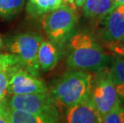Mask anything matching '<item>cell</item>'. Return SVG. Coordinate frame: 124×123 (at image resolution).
Segmentation results:
<instances>
[{"mask_svg":"<svg viewBox=\"0 0 124 123\" xmlns=\"http://www.w3.org/2000/svg\"><path fill=\"white\" fill-rule=\"evenodd\" d=\"M108 62L103 48L90 34L79 32L70 38L66 62L70 70L98 71L106 67Z\"/></svg>","mask_w":124,"mask_h":123,"instance_id":"1","label":"cell"},{"mask_svg":"<svg viewBox=\"0 0 124 123\" xmlns=\"http://www.w3.org/2000/svg\"><path fill=\"white\" fill-rule=\"evenodd\" d=\"M92 78L89 72L70 70L54 83L50 94L57 105L67 109L90 96Z\"/></svg>","mask_w":124,"mask_h":123,"instance_id":"2","label":"cell"},{"mask_svg":"<svg viewBox=\"0 0 124 123\" xmlns=\"http://www.w3.org/2000/svg\"><path fill=\"white\" fill-rule=\"evenodd\" d=\"M76 22L77 17L74 7L62 4L45 15L43 26L49 40L59 46L69 37Z\"/></svg>","mask_w":124,"mask_h":123,"instance_id":"3","label":"cell"},{"mask_svg":"<svg viewBox=\"0 0 124 123\" xmlns=\"http://www.w3.org/2000/svg\"><path fill=\"white\" fill-rule=\"evenodd\" d=\"M92 78L91 98L94 106L102 117L121 104L110 71L106 67L98 70Z\"/></svg>","mask_w":124,"mask_h":123,"instance_id":"4","label":"cell"},{"mask_svg":"<svg viewBox=\"0 0 124 123\" xmlns=\"http://www.w3.org/2000/svg\"><path fill=\"white\" fill-rule=\"evenodd\" d=\"M43 40L42 35L39 34L22 33L14 36L8 46L10 53L17 56L23 66L35 77L39 76L40 70L37 54Z\"/></svg>","mask_w":124,"mask_h":123,"instance_id":"5","label":"cell"},{"mask_svg":"<svg viewBox=\"0 0 124 123\" xmlns=\"http://www.w3.org/2000/svg\"><path fill=\"white\" fill-rule=\"evenodd\" d=\"M9 108L25 113L59 117L57 103L50 92L25 95H13L7 98Z\"/></svg>","mask_w":124,"mask_h":123,"instance_id":"6","label":"cell"},{"mask_svg":"<svg viewBox=\"0 0 124 123\" xmlns=\"http://www.w3.org/2000/svg\"><path fill=\"white\" fill-rule=\"evenodd\" d=\"M7 92L13 96L44 94L49 90L40 79L31 74L23 66H20L10 75Z\"/></svg>","mask_w":124,"mask_h":123,"instance_id":"7","label":"cell"},{"mask_svg":"<svg viewBox=\"0 0 124 123\" xmlns=\"http://www.w3.org/2000/svg\"><path fill=\"white\" fill-rule=\"evenodd\" d=\"M101 38L102 41L110 44L124 41V5L117 7L105 16Z\"/></svg>","mask_w":124,"mask_h":123,"instance_id":"8","label":"cell"},{"mask_svg":"<svg viewBox=\"0 0 124 123\" xmlns=\"http://www.w3.org/2000/svg\"><path fill=\"white\" fill-rule=\"evenodd\" d=\"M66 120L67 123H101L102 117L89 96L67 108Z\"/></svg>","mask_w":124,"mask_h":123,"instance_id":"9","label":"cell"},{"mask_svg":"<svg viewBox=\"0 0 124 123\" xmlns=\"http://www.w3.org/2000/svg\"><path fill=\"white\" fill-rule=\"evenodd\" d=\"M60 58L59 45L50 40H43L39 45L37 60L39 69L43 71H49L54 69Z\"/></svg>","mask_w":124,"mask_h":123,"instance_id":"10","label":"cell"},{"mask_svg":"<svg viewBox=\"0 0 124 123\" xmlns=\"http://www.w3.org/2000/svg\"><path fill=\"white\" fill-rule=\"evenodd\" d=\"M20 66L23 65L15 54H0V99L3 98L6 94L10 75Z\"/></svg>","mask_w":124,"mask_h":123,"instance_id":"11","label":"cell"},{"mask_svg":"<svg viewBox=\"0 0 124 123\" xmlns=\"http://www.w3.org/2000/svg\"><path fill=\"white\" fill-rule=\"evenodd\" d=\"M83 8L86 18H100L107 15L116 6L113 0H86Z\"/></svg>","mask_w":124,"mask_h":123,"instance_id":"12","label":"cell"},{"mask_svg":"<svg viewBox=\"0 0 124 123\" xmlns=\"http://www.w3.org/2000/svg\"><path fill=\"white\" fill-rule=\"evenodd\" d=\"M109 71L119 100L124 106V58L113 60Z\"/></svg>","mask_w":124,"mask_h":123,"instance_id":"13","label":"cell"},{"mask_svg":"<svg viewBox=\"0 0 124 123\" xmlns=\"http://www.w3.org/2000/svg\"><path fill=\"white\" fill-rule=\"evenodd\" d=\"M10 123H59V117L43 116L10 109Z\"/></svg>","mask_w":124,"mask_h":123,"instance_id":"14","label":"cell"},{"mask_svg":"<svg viewBox=\"0 0 124 123\" xmlns=\"http://www.w3.org/2000/svg\"><path fill=\"white\" fill-rule=\"evenodd\" d=\"M62 3V0H34L28 3L27 10L31 14L41 15L55 10Z\"/></svg>","mask_w":124,"mask_h":123,"instance_id":"15","label":"cell"},{"mask_svg":"<svg viewBox=\"0 0 124 123\" xmlns=\"http://www.w3.org/2000/svg\"><path fill=\"white\" fill-rule=\"evenodd\" d=\"M26 0H0V16L10 19L20 12Z\"/></svg>","mask_w":124,"mask_h":123,"instance_id":"16","label":"cell"},{"mask_svg":"<svg viewBox=\"0 0 124 123\" xmlns=\"http://www.w3.org/2000/svg\"><path fill=\"white\" fill-rule=\"evenodd\" d=\"M101 123H124V106L121 103L102 117Z\"/></svg>","mask_w":124,"mask_h":123,"instance_id":"17","label":"cell"},{"mask_svg":"<svg viewBox=\"0 0 124 123\" xmlns=\"http://www.w3.org/2000/svg\"><path fill=\"white\" fill-rule=\"evenodd\" d=\"M0 123H10V108L6 98L0 100Z\"/></svg>","mask_w":124,"mask_h":123,"instance_id":"18","label":"cell"},{"mask_svg":"<svg viewBox=\"0 0 124 123\" xmlns=\"http://www.w3.org/2000/svg\"><path fill=\"white\" fill-rule=\"evenodd\" d=\"M86 0H75V5L78 7H82L86 2Z\"/></svg>","mask_w":124,"mask_h":123,"instance_id":"19","label":"cell"},{"mask_svg":"<svg viewBox=\"0 0 124 123\" xmlns=\"http://www.w3.org/2000/svg\"><path fill=\"white\" fill-rule=\"evenodd\" d=\"M113 1H114V2H115L116 7L124 5V0H113Z\"/></svg>","mask_w":124,"mask_h":123,"instance_id":"20","label":"cell"},{"mask_svg":"<svg viewBox=\"0 0 124 123\" xmlns=\"http://www.w3.org/2000/svg\"><path fill=\"white\" fill-rule=\"evenodd\" d=\"M62 2H63L66 5H73L75 4V0H62Z\"/></svg>","mask_w":124,"mask_h":123,"instance_id":"21","label":"cell"},{"mask_svg":"<svg viewBox=\"0 0 124 123\" xmlns=\"http://www.w3.org/2000/svg\"><path fill=\"white\" fill-rule=\"evenodd\" d=\"M2 46H3V43H2V38L0 37V50H1V48L2 47Z\"/></svg>","mask_w":124,"mask_h":123,"instance_id":"22","label":"cell"},{"mask_svg":"<svg viewBox=\"0 0 124 123\" xmlns=\"http://www.w3.org/2000/svg\"><path fill=\"white\" fill-rule=\"evenodd\" d=\"M28 1H29V2H32L34 0H28Z\"/></svg>","mask_w":124,"mask_h":123,"instance_id":"23","label":"cell"},{"mask_svg":"<svg viewBox=\"0 0 124 123\" xmlns=\"http://www.w3.org/2000/svg\"><path fill=\"white\" fill-rule=\"evenodd\" d=\"M123 51H124V46H123Z\"/></svg>","mask_w":124,"mask_h":123,"instance_id":"24","label":"cell"},{"mask_svg":"<svg viewBox=\"0 0 124 123\" xmlns=\"http://www.w3.org/2000/svg\"><path fill=\"white\" fill-rule=\"evenodd\" d=\"M0 100H1V99H0Z\"/></svg>","mask_w":124,"mask_h":123,"instance_id":"25","label":"cell"}]
</instances>
